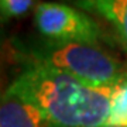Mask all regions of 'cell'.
Instances as JSON below:
<instances>
[{"instance_id": "obj_6", "label": "cell", "mask_w": 127, "mask_h": 127, "mask_svg": "<svg viewBox=\"0 0 127 127\" xmlns=\"http://www.w3.org/2000/svg\"><path fill=\"white\" fill-rule=\"evenodd\" d=\"M104 126L127 127V75L113 86L110 113Z\"/></svg>"}, {"instance_id": "obj_8", "label": "cell", "mask_w": 127, "mask_h": 127, "mask_svg": "<svg viewBox=\"0 0 127 127\" xmlns=\"http://www.w3.org/2000/svg\"><path fill=\"white\" fill-rule=\"evenodd\" d=\"M102 127H113V126H102Z\"/></svg>"}, {"instance_id": "obj_7", "label": "cell", "mask_w": 127, "mask_h": 127, "mask_svg": "<svg viewBox=\"0 0 127 127\" xmlns=\"http://www.w3.org/2000/svg\"><path fill=\"white\" fill-rule=\"evenodd\" d=\"M35 0H0L1 20L7 21L10 18L23 17L30 11Z\"/></svg>"}, {"instance_id": "obj_1", "label": "cell", "mask_w": 127, "mask_h": 127, "mask_svg": "<svg viewBox=\"0 0 127 127\" xmlns=\"http://www.w3.org/2000/svg\"><path fill=\"white\" fill-rule=\"evenodd\" d=\"M6 91L35 106L48 127H102L113 88H89L68 73L28 64Z\"/></svg>"}, {"instance_id": "obj_3", "label": "cell", "mask_w": 127, "mask_h": 127, "mask_svg": "<svg viewBox=\"0 0 127 127\" xmlns=\"http://www.w3.org/2000/svg\"><path fill=\"white\" fill-rule=\"evenodd\" d=\"M37 31L50 42H82L96 45L102 31L86 13L65 3L42 1L35 6Z\"/></svg>"}, {"instance_id": "obj_4", "label": "cell", "mask_w": 127, "mask_h": 127, "mask_svg": "<svg viewBox=\"0 0 127 127\" xmlns=\"http://www.w3.org/2000/svg\"><path fill=\"white\" fill-rule=\"evenodd\" d=\"M0 127H48L40 110L6 91L1 95Z\"/></svg>"}, {"instance_id": "obj_5", "label": "cell", "mask_w": 127, "mask_h": 127, "mask_svg": "<svg viewBox=\"0 0 127 127\" xmlns=\"http://www.w3.org/2000/svg\"><path fill=\"white\" fill-rule=\"evenodd\" d=\"M79 9L93 13L112 26L122 48L127 52V0H72Z\"/></svg>"}, {"instance_id": "obj_2", "label": "cell", "mask_w": 127, "mask_h": 127, "mask_svg": "<svg viewBox=\"0 0 127 127\" xmlns=\"http://www.w3.org/2000/svg\"><path fill=\"white\" fill-rule=\"evenodd\" d=\"M38 64L68 73L89 88H113L127 75V68L102 48L82 42H48L27 57Z\"/></svg>"}]
</instances>
